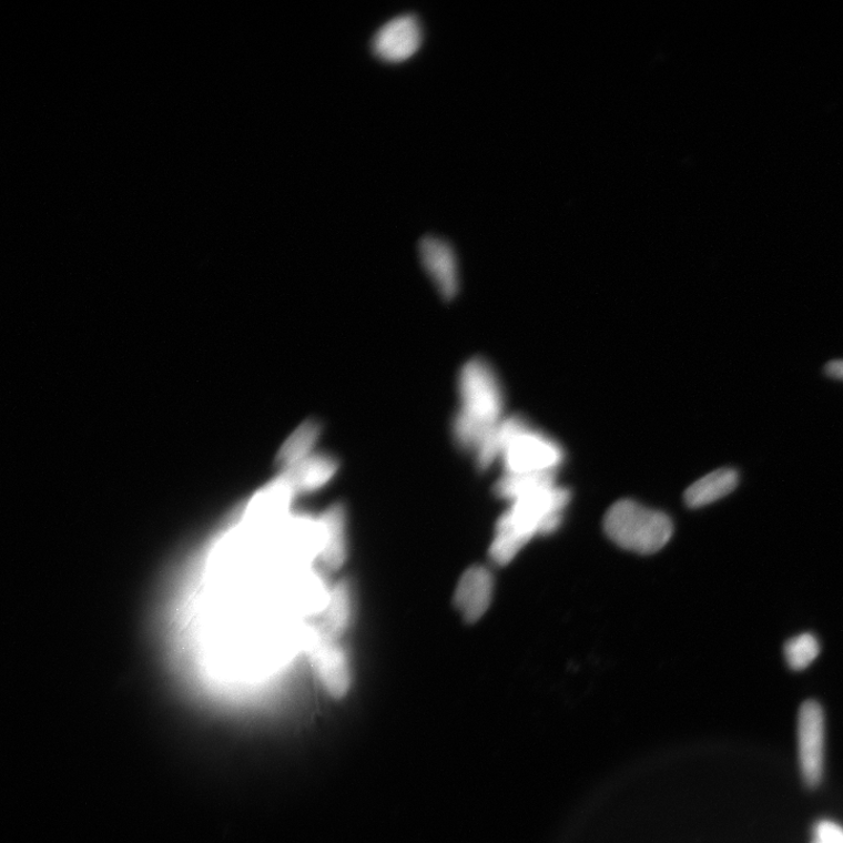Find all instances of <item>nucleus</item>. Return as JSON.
<instances>
[{
	"label": "nucleus",
	"mask_w": 843,
	"mask_h": 843,
	"mask_svg": "<svg viewBox=\"0 0 843 843\" xmlns=\"http://www.w3.org/2000/svg\"><path fill=\"white\" fill-rule=\"evenodd\" d=\"M319 522L324 532L321 561L331 571L341 569L347 560V514L345 506L336 502L322 515Z\"/></svg>",
	"instance_id": "9d476101"
},
{
	"label": "nucleus",
	"mask_w": 843,
	"mask_h": 843,
	"mask_svg": "<svg viewBox=\"0 0 843 843\" xmlns=\"http://www.w3.org/2000/svg\"><path fill=\"white\" fill-rule=\"evenodd\" d=\"M337 461L326 454H313L292 468L283 470L295 495L309 494L325 487L337 473Z\"/></svg>",
	"instance_id": "9b49d317"
},
{
	"label": "nucleus",
	"mask_w": 843,
	"mask_h": 843,
	"mask_svg": "<svg viewBox=\"0 0 843 843\" xmlns=\"http://www.w3.org/2000/svg\"><path fill=\"white\" fill-rule=\"evenodd\" d=\"M571 491L552 484L511 501L510 509L497 521L490 558L499 566L512 562L525 545L537 536L555 534Z\"/></svg>",
	"instance_id": "f257e3e1"
},
{
	"label": "nucleus",
	"mask_w": 843,
	"mask_h": 843,
	"mask_svg": "<svg viewBox=\"0 0 843 843\" xmlns=\"http://www.w3.org/2000/svg\"><path fill=\"white\" fill-rule=\"evenodd\" d=\"M322 434L319 422L309 419L286 439L277 456L283 470L297 466L298 463L313 455V449Z\"/></svg>",
	"instance_id": "ddd939ff"
},
{
	"label": "nucleus",
	"mask_w": 843,
	"mask_h": 843,
	"mask_svg": "<svg viewBox=\"0 0 843 843\" xmlns=\"http://www.w3.org/2000/svg\"><path fill=\"white\" fill-rule=\"evenodd\" d=\"M603 527L611 541L640 555L661 551L673 534V524L666 514L630 499L610 506Z\"/></svg>",
	"instance_id": "20e7f679"
},
{
	"label": "nucleus",
	"mask_w": 843,
	"mask_h": 843,
	"mask_svg": "<svg viewBox=\"0 0 843 843\" xmlns=\"http://www.w3.org/2000/svg\"><path fill=\"white\" fill-rule=\"evenodd\" d=\"M458 388L461 407L453 434L461 450L475 454L505 418L504 390L495 369L478 357L461 368Z\"/></svg>",
	"instance_id": "f03ea898"
},
{
	"label": "nucleus",
	"mask_w": 843,
	"mask_h": 843,
	"mask_svg": "<svg viewBox=\"0 0 843 843\" xmlns=\"http://www.w3.org/2000/svg\"><path fill=\"white\" fill-rule=\"evenodd\" d=\"M819 653L820 643L810 632L794 637L784 647L786 662L795 671L809 668L816 660Z\"/></svg>",
	"instance_id": "dca6fc26"
},
{
	"label": "nucleus",
	"mask_w": 843,
	"mask_h": 843,
	"mask_svg": "<svg viewBox=\"0 0 843 843\" xmlns=\"http://www.w3.org/2000/svg\"><path fill=\"white\" fill-rule=\"evenodd\" d=\"M814 835L820 843H843V829L831 820L816 822Z\"/></svg>",
	"instance_id": "f3484780"
},
{
	"label": "nucleus",
	"mask_w": 843,
	"mask_h": 843,
	"mask_svg": "<svg viewBox=\"0 0 843 843\" xmlns=\"http://www.w3.org/2000/svg\"><path fill=\"white\" fill-rule=\"evenodd\" d=\"M424 42V28L413 13L399 14L379 28L372 39L374 55L385 62H403L412 58Z\"/></svg>",
	"instance_id": "0eeeda50"
},
{
	"label": "nucleus",
	"mask_w": 843,
	"mask_h": 843,
	"mask_svg": "<svg viewBox=\"0 0 843 843\" xmlns=\"http://www.w3.org/2000/svg\"><path fill=\"white\" fill-rule=\"evenodd\" d=\"M812 843H820L819 841L814 840Z\"/></svg>",
	"instance_id": "6ab92c4d"
},
{
	"label": "nucleus",
	"mask_w": 843,
	"mask_h": 843,
	"mask_svg": "<svg viewBox=\"0 0 843 843\" xmlns=\"http://www.w3.org/2000/svg\"><path fill=\"white\" fill-rule=\"evenodd\" d=\"M422 265L429 273L443 298L450 301L459 290V273L456 252L445 240L427 236L419 242Z\"/></svg>",
	"instance_id": "6e6552de"
},
{
	"label": "nucleus",
	"mask_w": 843,
	"mask_h": 843,
	"mask_svg": "<svg viewBox=\"0 0 843 843\" xmlns=\"http://www.w3.org/2000/svg\"><path fill=\"white\" fill-rule=\"evenodd\" d=\"M308 659L316 677L334 699H343L352 685L347 653L323 629L316 631L308 644Z\"/></svg>",
	"instance_id": "423d86ee"
},
{
	"label": "nucleus",
	"mask_w": 843,
	"mask_h": 843,
	"mask_svg": "<svg viewBox=\"0 0 843 843\" xmlns=\"http://www.w3.org/2000/svg\"><path fill=\"white\" fill-rule=\"evenodd\" d=\"M825 373L829 377L843 382V360H834L826 365Z\"/></svg>",
	"instance_id": "a211bd4d"
},
{
	"label": "nucleus",
	"mask_w": 843,
	"mask_h": 843,
	"mask_svg": "<svg viewBox=\"0 0 843 843\" xmlns=\"http://www.w3.org/2000/svg\"><path fill=\"white\" fill-rule=\"evenodd\" d=\"M557 483V473L504 474L495 485L496 495L510 502L537 489Z\"/></svg>",
	"instance_id": "2eb2a0df"
},
{
	"label": "nucleus",
	"mask_w": 843,
	"mask_h": 843,
	"mask_svg": "<svg viewBox=\"0 0 843 843\" xmlns=\"http://www.w3.org/2000/svg\"><path fill=\"white\" fill-rule=\"evenodd\" d=\"M798 749L801 776L809 788L815 789L825 769V714L815 701H806L800 707Z\"/></svg>",
	"instance_id": "39448f33"
},
{
	"label": "nucleus",
	"mask_w": 843,
	"mask_h": 843,
	"mask_svg": "<svg viewBox=\"0 0 843 843\" xmlns=\"http://www.w3.org/2000/svg\"><path fill=\"white\" fill-rule=\"evenodd\" d=\"M353 618V597L347 582L336 583L329 595L324 616L323 630L328 636L339 639L348 630Z\"/></svg>",
	"instance_id": "4468645a"
},
{
	"label": "nucleus",
	"mask_w": 843,
	"mask_h": 843,
	"mask_svg": "<svg viewBox=\"0 0 843 843\" xmlns=\"http://www.w3.org/2000/svg\"><path fill=\"white\" fill-rule=\"evenodd\" d=\"M498 435L505 474L557 473L565 461L560 443L520 415L505 417Z\"/></svg>",
	"instance_id": "7ed1b4c3"
},
{
	"label": "nucleus",
	"mask_w": 843,
	"mask_h": 843,
	"mask_svg": "<svg viewBox=\"0 0 843 843\" xmlns=\"http://www.w3.org/2000/svg\"><path fill=\"white\" fill-rule=\"evenodd\" d=\"M740 474L733 468H722L694 481L684 494L689 508L699 509L720 500L735 490Z\"/></svg>",
	"instance_id": "f8f14e48"
},
{
	"label": "nucleus",
	"mask_w": 843,
	"mask_h": 843,
	"mask_svg": "<svg viewBox=\"0 0 843 843\" xmlns=\"http://www.w3.org/2000/svg\"><path fill=\"white\" fill-rule=\"evenodd\" d=\"M495 579L487 567L474 566L464 573L455 590L454 602L464 620L475 623L490 608Z\"/></svg>",
	"instance_id": "1a4fd4ad"
}]
</instances>
